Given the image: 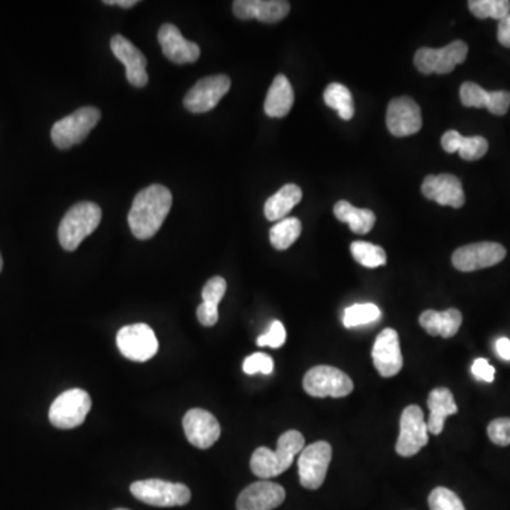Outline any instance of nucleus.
Listing matches in <instances>:
<instances>
[{
    "instance_id": "9d476101",
    "label": "nucleus",
    "mask_w": 510,
    "mask_h": 510,
    "mask_svg": "<svg viewBox=\"0 0 510 510\" xmlns=\"http://www.w3.org/2000/svg\"><path fill=\"white\" fill-rule=\"evenodd\" d=\"M117 345L119 352L127 359L134 362H146L158 353V338L151 326L145 323H135L122 328L117 335Z\"/></svg>"
},
{
    "instance_id": "79ce46f5",
    "label": "nucleus",
    "mask_w": 510,
    "mask_h": 510,
    "mask_svg": "<svg viewBox=\"0 0 510 510\" xmlns=\"http://www.w3.org/2000/svg\"><path fill=\"white\" fill-rule=\"evenodd\" d=\"M497 353L502 359L510 360V340L507 338L497 339Z\"/></svg>"
},
{
    "instance_id": "2eb2a0df",
    "label": "nucleus",
    "mask_w": 510,
    "mask_h": 510,
    "mask_svg": "<svg viewBox=\"0 0 510 510\" xmlns=\"http://www.w3.org/2000/svg\"><path fill=\"white\" fill-rule=\"evenodd\" d=\"M183 430L189 443L200 450H207L220 438L222 428L217 418L203 409H191L183 418Z\"/></svg>"
},
{
    "instance_id": "39448f33",
    "label": "nucleus",
    "mask_w": 510,
    "mask_h": 510,
    "mask_svg": "<svg viewBox=\"0 0 510 510\" xmlns=\"http://www.w3.org/2000/svg\"><path fill=\"white\" fill-rule=\"evenodd\" d=\"M91 409V397L81 389H71L54 400L48 411V420L56 428L71 430L81 426Z\"/></svg>"
},
{
    "instance_id": "4c0bfd02",
    "label": "nucleus",
    "mask_w": 510,
    "mask_h": 510,
    "mask_svg": "<svg viewBox=\"0 0 510 510\" xmlns=\"http://www.w3.org/2000/svg\"><path fill=\"white\" fill-rule=\"evenodd\" d=\"M488 435L499 446L510 445V418H497L488 426Z\"/></svg>"
},
{
    "instance_id": "ea45409f",
    "label": "nucleus",
    "mask_w": 510,
    "mask_h": 510,
    "mask_svg": "<svg viewBox=\"0 0 510 510\" xmlns=\"http://www.w3.org/2000/svg\"><path fill=\"white\" fill-rule=\"evenodd\" d=\"M461 139L462 135L458 131H446L441 138V145H443L444 151L448 154H455L460 149Z\"/></svg>"
},
{
    "instance_id": "e433bc0d",
    "label": "nucleus",
    "mask_w": 510,
    "mask_h": 510,
    "mask_svg": "<svg viewBox=\"0 0 510 510\" xmlns=\"http://www.w3.org/2000/svg\"><path fill=\"white\" fill-rule=\"evenodd\" d=\"M286 340V330L279 321H274L264 335L257 339V345L268 346L272 349H278Z\"/></svg>"
},
{
    "instance_id": "ddd939ff",
    "label": "nucleus",
    "mask_w": 510,
    "mask_h": 510,
    "mask_svg": "<svg viewBox=\"0 0 510 510\" xmlns=\"http://www.w3.org/2000/svg\"><path fill=\"white\" fill-rule=\"evenodd\" d=\"M506 250L497 242H475L463 245L453 254V264L458 271L472 272L489 268L504 261Z\"/></svg>"
},
{
    "instance_id": "c756f323",
    "label": "nucleus",
    "mask_w": 510,
    "mask_h": 510,
    "mask_svg": "<svg viewBox=\"0 0 510 510\" xmlns=\"http://www.w3.org/2000/svg\"><path fill=\"white\" fill-rule=\"evenodd\" d=\"M323 100H325V104L336 110L339 117L345 121H349L355 115L352 92H350L349 88L339 84V83H332L326 87Z\"/></svg>"
},
{
    "instance_id": "5701e85b",
    "label": "nucleus",
    "mask_w": 510,
    "mask_h": 510,
    "mask_svg": "<svg viewBox=\"0 0 510 510\" xmlns=\"http://www.w3.org/2000/svg\"><path fill=\"white\" fill-rule=\"evenodd\" d=\"M426 404L430 409V417H428V423H426L428 433L433 434V435H440L444 431L446 418L458 413L455 400L446 387H438V389H434L431 391Z\"/></svg>"
},
{
    "instance_id": "f704fd0d",
    "label": "nucleus",
    "mask_w": 510,
    "mask_h": 510,
    "mask_svg": "<svg viewBox=\"0 0 510 510\" xmlns=\"http://www.w3.org/2000/svg\"><path fill=\"white\" fill-rule=\"evenodd\" d=\"M488 149H489V144L484 136H462L458 152L463 161L470 162L484 158Z\"/></svg>"
},
{
    "instance_id": "f3484780",
    "label": "nucleus",
    "mask_w": 510,
    "mask_h": 510,
    "mask_svg": "<svg viewBox=\"0 0 510 510\" xmlns=\"http://www.w3.org/2000/svg\"><path fill=\"white\" fill-rule=\"evenodd\" d=\"M286 500V489L269 480H259L245 488L237 499V510H274Z\"/></svg>"
},
{
    "instance_id": "a211bd4d",
    "label": "nucleus",
    "mask_w": 510,
    "mask_h": 510,
    "mask_svg": "<svg viewBox=\"0 0 510 510\" xmlns=\"http://www.w3.org/2000/svg\"><path fill=\"white\" fill-rule=\"evenodd\" d=\"M111 50L115 57L124 64L128 81L134 87L142 88L148 84V60L138 48H135L134 44L121 34H117L111 39Z\"/></svg>"
},
{
    "instance_id": "20e7f679",
    "label": "nucleus",
    "mask_w": 510,
    "mask_h": 510,
    "mask_svg": "<svg viewBox=\"0 0 510 510\" xmlns=\"http://www.w3.org/2000/svg\"><path fill=\"white\" fill-rule=\"evenodd\" d=\"M101 119V112L95 107L78 108L77 111L56 122L51 129V139L58 149H70L87 138Z\"/></svg>"
},
{
    "instance_id": "1a4fd4ad",
    "label": "nucleus",
    "mask_w": 510,
    "mask_h": 510,
    "mask_svg": "<svg viewBox=\"0 0 510 510\" xmlns=\"http://www.w3.org/2000/svg\"><path fill=\"white\" fill-rule=\"evenodd\" d=\"M330 460H332V446L326 441H318L303 448L298 460L301 485L311 490L322 487Z\"/></svg>"
},
{
    "instance_id": "4468645a",
    "label": "nucleus",
    "mask_w": 510,
    "mask_h": 510,
    "mask_svg": "<svg viewBox=\"0 0 510 510\" xmlns=\"http://www.w3.org/2000/svg\"><path fill=\"white\" fill-rule=\"evenodd\" d=\"M386 122L389 131L399 138L417 134L423 127L420 107L413 98H394L387 108Z\"/></svg>"
},
{
    "instance_id": "9b49d317",
    "label": "nucleus",
    "mask_w": 510,
    "mask_h": 510,
    "mask_svg": "<svg viewBox=\"0 0 510 510\" xmlns=\"http://www.w3.org/2000/svg\"><path fill=\"white\" fill-rule=\"evenodd\" d=\"M428 444V426L424 418L423 409L418 406H409L400 418V435L396 451L400 457H414Z\"/></svg>"
},
{
    "instance_id": "423d86ee",
    "label": "nucleus",
    "mask_w": 510,
    "mask_h": 510,
    "mask_svg": "<svg viewBox=\"0 0 510 510\" xmlns=\"http://www.w3.org/2000/svg\"><path fill=\"white\" fill-rule=\"evenodd\" d=\"M131 492L144 504L158 507L183 506L190 502V489L183 484H171L162 479L138 480L131 485Z\"/></svg>"
},
{
    "instance_id": "2f4dec72",
    "label": "nucleus",
    "mask_w": 510,
    "mask_h": 510,
    "mask_svg": "<svg viewBox=\"0 0 510 510\" xmlns=\"http://www.w3.org/2000/svg\"><path fill=\"white\" fill-rule=\"evenodd\" d=\"M470 11L478 19H497L502 21L510 13L509 0H470Z\"/></svg>"
},
{
    "instance_id": "6ab92c4d",
    "label": "nucleus",
    "mask_w": 510,
    "mask_h": 510,
    "mask_svg": "<svg viewBox=\"0 0 510 510\" xmlns=\"http://www.w3.org/2000/svg\"><path fill=\"white\" fill-rule=\"evenodd\" d=\"M291 4L286 0H235L233 12L242 21H257L277 23L288 16Z\"/></svg>"
},
{
    "instance_id": "412c9836",
    "label": "nucleus",
    "mask_w": 510,
    "mask_h": 510,
    "mask_svg": "<svg viewBox=\"0 0 510 510\" xmlns=\"http://www.w3.org/2000/svg\"><path fill=\"white\" fill-rule=\"evenodd\" d=\"M460 95L461 102L468 108H487L494 115H505L509 111V91H487L468 81L461 85Z\"/></svg>"
},
{
    "instance_id": "a878e982",
    "label": "nucleus",
    "mask_w": 510,
    "mask_h": 510,
    "mask_svg": "<svg viewBox=\"0 0 510 510\" xmlns=\"http://www.w3.org/2000/svg\"><path fill=\"white\" fill-rule=\"evenodd\" d=\"M227 291V282L222 277H213L203 286V303L198 308V322L203 326H215L218 321V303Z\"/></svg>"
},
{
    "instance_id": "0eeeda50",
    "label": "nucleus",
    "mask_w": 510,
    "mask_h": 510,
    "mask_svg": "<svg viewBox=\"0 0 510 510\" xmlns=\"http://www.w3.org/2000/svg\"><path fill=\"white\" fill-rule=\"evenodd\" d=\"M352 379L342 370L332 366H316L309 370L303 377V390L309 396L325 399H342L352 393Z\"/></svg>"
},
{
    "instance_id": "7c9ffc66",
    "label": "nucleus",
    "mask_w": 510,
    "mask_h": 510,
    "mask_svg": "<svg viewBox=\"0 0 510 510\" xmlns=\"http://www.w3.org/2000/svg\"><path fill=\"white\" fill-rule=\"evenodd\" d=\"M355 261L359 262L360 266L366 268H377V267L386 266L387 254L379 245L366 242H355L350 245Z\"/></svg>"
},
{
    "instance_id": "dca6fc26",
    "label": "nucleus",
    "mask_w": 510,
    "mask_h": 510,
    "mask_svg": "<svg viewBox=\"0 0 510 510\" xmlns=\"http://www.w3.org/2000/svg\"><path fill=\"white\" fill-rule=\"evenodd\" d=\"M373 365L382 377H394L403 369V355L400 349L399 333L391 328L377 336L372 350Z\"/></svg>"
},
{
    "instance_id": "58836bf2",
    "label": "nucleus",
    "mask_w": 510,
    "mask_h": 510,
    "mask_svg": "<svg viewBox=\"0 0 510 510\" xmlns=\"http://www.w3.org/2000/svg\"><path fill=\"white\" fill-rule=\"evenodd\" d=\"M472 374L477 379L484 380L487 382H492L495 379V367L488 362L487 359H477L472 365Z\"/></svg>"
},
{
    "instance_id": "b1692460",
    "label": "nucleus",
    "mask_w": 510,
    "mask_h": 510,
    "mask_svg": "<svg viewBox=\"0 0 510 510\" xmlns=\"http://www.w3.org/2000/svg\"><path fill=\"white\" fill-rule=\"evenodd\" d=\"M420 325L428 335L443 336L448 339L457 335L460 330L462 325V313L455 308L446 309L444 312L428 309L421 313Z\"/></svg>"
},
{
    "instance_id": "393cba45",
    "label": "nucleus",
    "mask_w": 510,
    "mask_h": 510,
    "mask_svg": "<svg viewBox=\"0 0 510 510\" xmlns=\"http://www.w3.org/2000/svg\"><path fill=\"white\" fill-rule=\"evenodd\" d=\"M295 101L293 85L284 75H278L272 81L264 102V111L271 118H284L289 114Z\"/></svg>"
},
{
    "instance_id": "c9c22d12",
    "label": "nucleus",
    "mask_w": 510,
    "mask_h": 510,
    "mask_svg": "<svg viewBox=\"0 0 510 510\" xmlns=\"http://www.w3.org/2000/svg\"><path fill=\"white\" fill-rule=\"evenodd\" d=\"M242 369L247 374H255V373L271 374L274 370V360L266 353H254L244 360Z\"/></svg>"
},
{
    "instance_id": "a19ab883",
    "label": "nucleus",
    "mask_w": 510,
    "mask_h": 510,
    "mask_svg": "<svg viewBox=\"0 0 510 510\" xmlns=\"http://www.w3.org/2000/svg\"><path fill=\"white\" fill-rule=\"evenodd\" d=\"M497 40L504 48H510V13L499 22Z\"/></svg>"
},
{
    "instance_id": "f257e3e1",
    "label": "nucleus",
    "mask_w": 510,
    "mask_h": 510,
    "mask_svg": "<svg viewBox=\"0 0 510 510\" xmlns=\"http://www.w3.org/2000/svg\"><path fill=\"white\" fill-rule=\"evenodd\" d=\"M171 202V190L165 186L152 185L139 191L128 215L132 234L139 240L152 239L168 217Z\"/></svg>"
},
{
    "instance_id": "aec40b11",
    "label": "nucleus",
    "mask_w": 510,
    "mask_h": 510,
    "mask_svg": "<svg viewBox=\"0 0 510 510\" xmlns=\"http://www.w3.org/2000/svg\"><path fill=\"white\" fill-rule=\"evenodd\" d=\"M421 191L426 198L434 200L441 206H451L460 208L465 205V193L462 183L457 176L430 175L424 179Z\"/></svg>"
},
{
    "instance_id": "4be33fe9",
    "label": "nucleus",
    "mask_w": 510,
    "mask_h": 510,
    "mask_svg": "<svg viewBox=\"0 0 510 510\" xmlns=\"http://www.w3.org/2000/svg\"><path fill=\"white\" fill-rule=\"evenodd\" d=\"M158 40L163 54L173 63H195L200 57V48L198 44L186 40L175 24H163L159 29Z\"/></svg>"
},
{
    "instance_id": "a18cd8bd",
    "label": "nucleus",
    "mask_w": 510,
    "mask_h": 510,
    "mask_svg": "<svg viewBox=\"0 0 510 510\" xmlns=\"http://www.w3.org/2000/svg\"><path fill=\"white\" fill-rule=\"evenodd\" d=\"M117 510H128V509H117Z\"/></svg>"
},
{
    "instance_id": "c85d7f7f",
    "label": "nucleus",
    "mask_w": 510,
    "mask_h": 510,
    "mask_svg": "<svg viewBox=\"0 0 510 510\" xmlns=\"http://www.w3.org/2000/svg\"><path fill=\"white\" fill-rule=\"evenodd\" d=\"M301 233H303V224L298 218H282L269 230V242L274 249L284 251L299 239Z\"/></svg>"
},
{
    "instance_id": "6e6552de",
    "label": "nucleus",
    "mask_w": 510,
    "mask_h": 510,
    "mask_svg": "<svg viewBox=\"0 0 510 510\" xmlns=\"http://www.w3.org/2000/svg\"><path fill=\"white\" fill-rule=\"evenodd\" d=\"M468 46L461 40L453 41L443 48H423L417 50L414 64L423 75H450L458 64L467 60Z\"/></svg>"
},
{
    "instance_id": "37998d69",
    "label": "nucleus",
    "mask_w": 510,
    "mask_h": 510,
    "mask_svg": "<svg viewBox=\"0 0 510 510\" xmlns=\"http://www.w3.org/2000/svg\"><path fill=\"white\" fill-rule=\"evenodd\" d=\"M105 4H111V6L125 7V9H131L135 4H138V0H104Z\"/></svg>"
},
{
    "instance_id": "473e14b6",
    "label": "nucleus",
    "mask_w": 510,
    "mask_h": 510,
    "mask_svg": "<svg viewBox=\"0 0 510 510\" xmlns=\"http://www.w3.org/2000/svg\"><path fill=\"white\" fill-rule=\"evenodd\" d=\"M379 318V306L374 305V303H356V305L346 309L345 315H343V325L350 330L355 326L376 322Z\"/></svg>"
},
{
    "instance_id": "7ed1b4c3",
    "label": "nucleus",
    "mask_w": 510,
    "mask_h": 510,
    "mask_svg": "<svg viewBox=\"0 0 510 510\" xmlns=\"http://www.w3.org/2000/svg\"><path fill=\"white\" fill-rule=\"evenodd\" d=\"M100 206L92 202H80L66 213L58 225V242L67 251H75L88 235L97 230L101 223Z\"/></svg>"
},
{
    "instance_id": "c03bdc74",
    "label": "nucleus",
    "mask_w": 510,
    "mask_h": 510,
    "mask_svg": "<svg viewBox=\"0 0 510 510\" xmlns=\"http://www.w3.org/2000/svg\"><path fill=\"white\" fill-rule=\"evenodd\" d=\"M4 268V259H2V255H0V271Z\"/></svg>"
},
{
    "instance_id": "72a5a7b5",
    "label": "nucleus",
    "mask_w": 510,
    "mask_h": 510,
    "mask_svg": "<svg viewBox=\"0 0 510 510\" xmlns=\"http://www.w3.org/2000/svg\"><path fill=\"white\" fill-rule=\"evenodd\" d=\"M430 510H465L462 500L448 488L438 487L428 497Z\"/></svg>"
},
{
    "instance_id": "cd10ccee",
    "label": "nucleus",
    "mask_w": 510,
    "mask_h": 510,
    "mask_svg": "<svg viewBox=\"0 0 510 510\" xmlns=\"http://www.w3.org/2000/svg\"><path fill=\"white\" fill-rule=\"evenodd\" d=\"M333 213L340 223L349 224L350 230L356 234H367L376 223V215L372 210L355 207L346 200L336 203Z\"/></svg>"
},
{
    "instance_id": "bb28decb",
    "label": "nucleus",
    "mask_w": 510,
    "mask_h": 510,
    "mask_svg": "<svg viewBox=\"0 0 510 510\" xmlns=\"http://www.w3.org/2000/svg\"><path fill=\"white\" fill-rule=\"evenodd\" d=\"M303 200V190L296 185L282 186L276 195L271 196L264 206V215L269 222L286 218L299 202Z\"/></svg>"
},
{
    "instance_id": "f03ea898",
    "label": "nucleus",
    "mask_w": 510,
    "mask_h": 510,
    "mask_svg": "<svg viewBox=\"0 0 510 510\" xmlns=\"http://www.w3.org/2000/svg\"><path fill=\"white\" fill-rule=\"evenodd\" d=\"M305 448V438L296 430H289L279 436L277 450L271 451L266 446H259L251 457L252 472L255 477L267 480L278 477L293 465L296 453Z\"/></svg>"
},
{
    "instance_id": "f8f14e48",
    "label": "nucleus",
    "mask_w": 510,
    "mask_h": 510,
    "mask_svg": "<svg viewBox=\"0 0 510 510\" xmlns=\"http://www.w3.org/2000/svg\"><path fill=\"white\" fill-rule=\"evenodd\" d=\"M232 87V81L227 75H218L202 78L191 87L183 100L188 111L193 114H203L212 111Z\"/></svg>"
}]
</instances>
